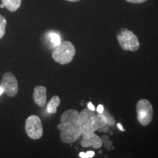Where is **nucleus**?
Segmentation results:
<instances>
[{
  "mask_svg": "<svg viewBox=\"0 0 158 158\" xmlns=\"http://www.w3.org/2000/svg\"><path fill=\"white\" fill-rule=\"evenodd\" d=\"M128 2L130 3H134V4H140V3H143L145 2L147 0H126Z\"/></svg>",
  "mask_w": 158,
  "mask_h": 158,
  "instance_id": "16",
  "label": "nucleus"
},
{
  "mask_svg": "<svg viewBox=\"0 0 158 158\" xmlns=\"http://www.w3.org/2000/svg\"><path fill=\"white\" fill-rule=\"evenodd\" d=\"M50 39L51 43L54 44V47L58 46V45L61 43L60 37H59V35L58 34H56V33H51Z\"/></svg>",
  "mask_w": 158,
  "mask_h": 158,
  "instance_id": "14",
  "label": "nucleus"
},
{
  "mask_svg": "<svg viewBox=\"0 0 158 158\" xmlns=\"http://www.w3.org/2000/svg\"><path fill=\"white\" fill-rule=\"evenodd\" d=\"M67 1L72 2H78V1H79V0H67Z\"/></svg>",
  "mask_w": 158,
  "mask_h": 158,
  "instance_id": "21",
  "label": "nucleus"
},
{
  "mask_svg": "<svg viewBox=\"0 0 158 158\" xmlns=\"http://www.w3.org/2000/svg\"><path fill=\"white\" fill-rule=\"evenodd\" d=\"M94 155V152L93 151H89L87 152H80L79 153V157L81 158H91L93 157Z\"/></svg>",
  "mask_w": 158,
  "mask_h": 158,
  "instance_id": "15",
  "label": "nucleus"
},
{
  "mask_svg": "<svg viewBox=\"0 0 158 158\" xmlns=\"http://www.w3.org/2000/svg\"><path fill=\"white\" fill-rule=\"evenodd\" d=\"M117 127H118V129H119L120 130H121V131H124V128H123V127H122V124L118 123V124H117Z\"/></svg>",
  "mask_w": 158,
  "mask_h": 158,
  "instance_id": "19",
  "label": "nucleus"
},
{
  "mask_svg": "<svg viewBox=\"0 0 158 158\" xmlns=\"http://www.w3.org/2000/svg\"><path fill=\"white\" fill-rule=\"evenodd\" d=\"M25 130L27 135L33 140H37L42 137L43 128L41 119L36 115H31L25 122Z\"/></svg>",
  "mask_w": 158,
  "mask_h": 158,
  "instance_id": "6",
  "label": "nucleus"
},
{
  "mask_svg": "<svg viewBox=\"0 0 158 158\" xmlns=\"http://www.w3.org/2000/svg\"><path fill=\"white\" fill-rule=\"evenodd\" d=\"M97 111H98V113H102V112L104 111V107L102 105H99L98 106V108H97Z\"/></svg>",
  "mask_w": 158,
  "mask_h": 158,
  "instance_id": "17",
  "label": "nucleus"
},
{
  "mask_svg": "<svg viewBox=\"0 0 158 158\" xmlns=\"http://www.w3.org/2000/svg\"><path fill=\"white\" fill-rule=\"evenodd\" d=\"M79 114L76 109L67 110L62 114L61 123L57 128L61 131L60 138L63 143H74L82 135L79 125Z\"/></svg>",
  "mask_w": 158,
  "mask_h": 158,
  "instance_id": "1",
  "label": "nucleus"
},
{
  "mask_svg": "<svg viewBox=\"0 0 158 158\" xmlns=\"http://www.w3.org/2000/svg\"><path fill=\"white\" fill-rule=\"evenodd\" d=\"M5 7V6H4V5H3V4H2V5H0V7H2V8H3V7Z\"/></svg>",
  "mask_w": 158,
  "mask_h": 158,
  "instance_id": "22",
  "label": "nucleus"
},
{
  "mask_svg": "<svg viewBox=\"0 0 158 158\" xmlns=\"http://www.w3.org/2000/svg\"><path fill=\"white\" fill-rule=\"evenodd\" d=\"M82 136L81 144L83 147H92L94 149H100L102 146V138L94 133H90L89 135H82Z\"/></svg>",
  "mask_w": 158,
  "mask_h": 158,
  "instance_id": "8",
  "label": "nucleus"
},
{
  "mask_svg": "<svg viewBox=\"0 0 158 158\" xmlns=\"http://www.w3.org/2000/svg\"><path fill=\"white\" fill-rule=\"evenodd\" d=\"M1 87L4 92L9 97H15L19 91V84L14 75L10 72H6L2 76Z\"/></svg>",
  "mask_w": 158,
  "mask_h": 158,
  "instance_id": "7",
  "label": "nucleus"
},
{
  "mask_svg": "<svg viewBox=\"0 0 158 158\" xmlns=\"http://www.w3.org/2000/svg\"><path fill=\"white\" fill-rule=\"evenodd\" d=\"M138 121L142 126H147L153 118V108L151 102L146 99H142L136 105Z\"/></svg>",
  "mask_w": 158,
  "mask_h": 158,
  "instance_id": "5",
  "label": "nucleus"
},
{
  "mask_svg": "<svg viewBox=\"0 0 158 158\" xmlns=\"http://www.w3.org/2000/svg\"><path fill=\"white\" fill-rule=\"evenodd\" d=\"M61 100L59 96L55 95L52 97L50 101L47 104V111L49 114H56L57 111V107L60 105Z\"/></svg>",
  "mask_w": 158,
  "mask_h": 158,
  "instance_id": "10",
  "label": "nucleus"
},
{
  "mask_svg": "<svg viewBox=\"0 0 158 158\" xmlns=\"http://www.w3.org/2000/svg\"><path fill=\"white\" fill-rule=\"evenodd\" d=\"M4 92V91H3V89H2V88L1 87V86H0V95H1Z\"/></svg>",
  "mask_w": 158,
  "mask_h": 158,
  "instance_id": "20",
  "label": "nucleus"
},
{
  "mask_svg": "<svg viewBox=\"0 0 158 158\" xmlns=\"http://www.w3.org/2000/svg\"><path fill=\"white\" fill-rule=\"evenodd\" d=\"M4 6L10 12H15L21 5V0H2Z\"/></svg>",
  "mask_w": 158,
  "mask_h": 158,
  "instance_id": "11",
  "label": "nucleus"
},
{
  "mask_svg": "<svg viewBox=\"0 0 158 158\" xmlns=\"http://www.w3.org/2000/svg\"><path fill=\"white\" fill-rule=\"evenodd\" d=\"M7 20L3 15H0V39H2L5 34Z\"/></svg>",
  "mask_w": 158,
  "mask_h": 158,
  "instance_id": "13",
  "label": "nucleus"
},
{
  "mask_svg": "<svg viewBox=\"0 0 158 158\" xmlns=\"http://www.w3.org/2000/svg\"><path fill=\"white\" fill-rule=\"evenodd\" d=\"M79 125L82 135H89L100 129L97 114L89 108L84 109L79 114Z\"/></svg>",
  "mask_w": 158,
  "mask_h": 158,
  "instance_id": "2",
  "label": "nucleus"
},
{
  "mask_svg": "<svg viewBox=\"0 0 158 158\" xmlns=\"http://www.w3.org/2000/svg\"><path fill=\"white\" fill-rule=\"evenodd\" d=\"M76 48L70 41H64L56 46L52 53V58L61 64H69L74 58Z\"/></svg>",
  "mask_w": 158,
  "mask_h": 158,
  "instance_id": "3",
  "label": "nucleus"
},
{
  "mask_svg": "<svg viewBox=\"0 0 158 158\" xmlns=\"http://www.w3.org/2000/svg\"><path fill=\"white\" fill-rule=\"evenodd\" d=\"M88 108L89 109H90V110H95V108H94V106H93V104L92 103V102H89L88 103Z\"/></svg>",
  "mask_w": 158,
  "mask_h": 158,
  "instance_id": "18",
  "label": "nucleus"
},
{
  "mask_svg": "<svg viewBox=\"0 0 158 158\" xmlns=\"http://www.w3.org/2000/svg\"><path fill=\"white\" fill-rule=\"evenodd\" d=\"M97 118H98V122L100 128L104 127L108 124L107 117H106V116L103 113L97 114Z\"/></svg>",
  "mask_w": 158,
  "mask_h": 158,
  "instance_id": "12",
  "label": "nucleus"
},
{
  "mask_svg": "<svg viewBox=\"0 0 158 158\" xmlns=\"http://www.w3.org/2000/svg\"><path fill=\"white\" fill-rule=\"evenodd\" d=\"M116 38L121 48L124 51H137L140 43L136 35L132 31L122 28L116 34Z\"/></svg>",
  "mask_w": 158,
  "mask_h": 158,
  "instance_id": "4",
  "label": "nucleus"
},
{
  "mask_svg": "<svg viewBox=\"0 0 158 158\" xmlns=\"http://www.w3.org/2000/svg\"><path fill=\"white\" fill-rule=\"evenodd\" d=\"M34 101L40 107L43 108L47 102V89L43 86H37L33 93Z\"/></svg>",
  "mask_w": 158,
  "mask_h": 158,
  "instance_id": "9",
  "label": "nucleus"
}]
</instances>
